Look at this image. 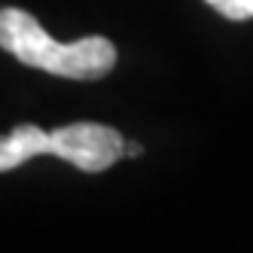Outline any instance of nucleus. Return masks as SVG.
I'll return each mask as SVG.
<instances>
[{"label":"nucleus","instance_id":"nucleus-5","mask_svg":"<svg viewBox=\"0 0 253 253\" xmlns=\"http://www.w3.org/2000/svg\"><path fill=\"white\" fill-rule=\"evenodd\" d=\"M140 153H143V147H140V143H131V140H128V143H122V156H128V159H137Z\"/></svg>","mask_w":253,"mask_h":253},{"label":"nucleus","instance_id":"nucleus-3","mask_svg":"<svg viewBox=\"0 0 253 253\" xmlns=\"http://www.w3.org/2000/svg\"><path fill=\"white\" fill-rule=\"evenodd\" d=\"M49 150H52L49 131H43L40 125H31V122L15 125L6 137H0V174L22 168L25 162L37 159V156H49Z\"/></svg>","mask_w":253,"mask_h":253},{"label":"nucleus","instance_id":"nucleus-4","mask_svg":"<svg viewBox=\"0 0 253 253\" xmlns=\"http://www.w3.org/2000/svg\"><path fill=\"white\" fill-rule=\"evenodd\" d=\"M208 3L220 12V15L232 19V22H247V19H253V0H208Z\"/></svg>","mask_w":253,"mask_h":253},{"label":"nucleus","instance_id":"nucleus-1","mask_svg":"<svg viewBox=\"0 0 253 253\" xmlns=\"http://www.w3.org/2000/svg\"><path fill=\"white\" fill-rule=\"evenodd\" d=\"M0 46L15 61L64 80H101L116 64V46L107 37L58 43L40 28L31 12L15 6L0 9Z\"/></svg>","mask_w":253,"mask_h":253},{"label":"nucleus","instance_id":"nucleus-2","mask_svg":"<svg viewBox=\"0 0 253 253\" xmlns=\"http://www.w3.org/2000/svg\"><path fill=\"white\" fill-rule=\"evenodd\" d=\"M52 150L49 156H58L70 162L74 168L85 174H101L110 165L122 159V134L110 125L101 122H74V125H61V128L49 131Z\"/></svg>","mask_w":253,"mask_h":253}]
</instances>
